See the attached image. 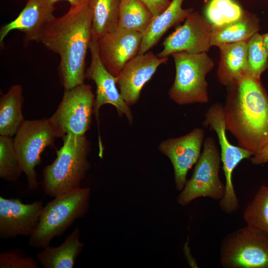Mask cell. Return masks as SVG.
I'll return each instance as SVG.
<instances>
[{
  "instance_id": "cell-7",
  "label": "cell",
  "mask_w": 268,
  "mask_h": 268,
  "mask_svg": "<svg viewBox=\"0 0 268 268\" xmlns=\"http://www.w3.org/2000/svg\"><path fill=\"white\" fill-rule=\"evenodd\" d=\"M220 163V154L214 139L207 137L192 176L177 199L178 203L185 206L201 197L221 200L225 193V185L219 177Z\"/></svg>"
},
{
  "instance_id": "cell-10",
  "label": "cell",
  "mask_w": 268,
  "mask_h": 268,
  "mask_svg": "<svg viewBox=\"0 0 268 268\" xmlns=\"http://www.w3.org/2000/svg\"><path fill=\"white\" fill-rule=\"evenodd\" d=\"M203 124L215 132L220 147V159L225 179V193L220 203L225 207H234L238 204L239 201L233 184V172L243 160L251 157L253 154L240 146L233 145L229 141L226 133L223 106L218 104L212 105L205 114Z\"/></svg>"
},
{
  "instance_id": "cell-32",
  "label": "cell",
  "mask_w": 268,
  "mask_h": 268,
  "mask_svg": "<svg viewBox=\"0 0 268 268\" xmlns=\"http://www.w3.org/2000/svg\"><path fill=\"white\" fill-rule=\"evenodd\" d=\"M52 4L62 0H49ZM70 4V7H79L88 5L91 0H65Z\"/></svg>"
},
{
  "instance_id": "cell-19",
  "label": "cell",
  "mask_w": 268,
  "mask_h": 268,
  "mask_svg": "<svg viewBox=\"0 0 268 268\" xmlns=\"http://www.w3.org/2000/svg\"><path fill=\"white\" fill-rule=\"evenodd\" d=\"M220 58L217 70L220 82L228 86L247 73V42L225 44L218 47Z\"/></svg>"
},
{
  "instance_id": "cell-26",
  "label": "cell",
  "mask_w": 268,
  "mask_h": 268,
  "mask_svg": "<svg viewBox=\"0 0 268 268\" xmlns=\"http://www.w3.org/2000/svg\"><path fill=\"white\" fill-rule=\"evenodd\" d=\"M244 12L233 0H211L205 13L206 18L211 25L219 26L238 20Z\"/></svg>"
},
{
  "instance_id": "cell-15",
  "label": "cell",
  "mask_w": 268,
  "mask_h": 268,
  "mask_svg": "<svg viewBox=\"0 0 268 268\" xmlns=\"http://www.w3.org/2000/svg\"><path fill=\"white\" fill-rule=\"evenodd\" d=\"M142 35L118 27L97 40L100 58L114 76H117L125 65L138 54Z\"/></svg>"
},
{
  "instance_id": "cell-11",
  "label": "cell",
  "mask_w": 268,
  "mask_h": 268,
  "mask_svg": "<svg viewBox=\"0 0 268 268\" xmlns=\"http://www.w3.org/2000/svg\"><path fill=\"white\" fill-rule=\"evenodd\" d=\"M211 27L206 18L192 11L184 23L164 40L163 50L157 55L159 57H168L181 52L191 54L207 52L211 47Z\"/></svg>"
},
{
  "instance_id": "cell-29",
  "label": "cell",
  "mask_w": 268,
  "mask_h": 268,
  "mask_svg": "<svg viewBox=\"0 0 268 268\" xmlns=\"http://www.w3.org/2000/svg\"><path fill=\"white\" fill-rule=\"evenodd\" d=\"M0 268H39L32 257L25 256L18 250H9L0 254Z\"/></svg>"
},
{
  "instance_id": "cell-24",
  "label": "cell",
  "mask_w": 268,
  "mask_h": 268,
  "mask_svg": "<svg viewBox=\"0 0 268 268\" xmlns=\"http://www.w3.org/2000/svg\"><path fill=\"white\" fill-rule=\"evenodd\" d=\"M153 18L139 0H120L118 28L143 34Z\"/></svg>"
},
{
  "instance_id": "cell-13",
  "label": "cell",
  "mask_w": 268,
  "mask_h": 268,
  "mask_svg": "<svg viewBox=\"0 0 268 268\" xmlns=\"http://www.w3.org/2000/svg\"><path fill=\"white\" fill-rule=\"evenodd\" d=\"M42 201L25 204L18 198L0 197V237L30 236L38 224L43 208Z\"/></svg>"
},
{
  "instance_id": "cell-27",
  "label": "cell",
  "mask_w": 268,
  "mask_h": 268,
  "mask_svg": "<svg viewBox=\"0 0 268 268\" xmlns=\"http://www.w3.org/2000/svg\"><path fill=\"white\" fill-rule=\"evenodd\" d=\"M22 172L11 136H0V177L16 181Z\"/></svg>"
},
{
  "instance_id": "cell-33",
  "label": "cell",
  "mask_w": 268,
  "mask_h": 268,
  "mask_svg": "<svg viewBox=\"0 0 268 268\" xmlns=\"http://www.w3.org/2000/svg\"><path fill=\"white\" fill-rule=\"evenodd\" d=\"M264 43L268 53V33L262 35Z\"/></svg>"
},
{
  "instance_id": "cell-25",
  "label": "cell",
  "mask_w": 268,
  "mask_h": 268,
  "mask_svg": "<svg viewBox=\"0 0 268 268\" xmlns=\"http://www.w3.org/2000/svg\"><path fill=\"white\" fill-rule=\"evenodd\" d=\"M246 226L268 238V186L262 185L243 214Z\"/></svg>"
},
{
  "instance_id": "cell-12",
  "label": "cell",
  "mask_w": 268,
  "mask_h": 268,
  "mask_svg": "<svg viewBox=\"0 0 268 268\" xmlns=\"http://www.w3.org/2000/svg\"><path fill=\"white\" fill-rule=\"evenodd\" d=\"M204 136L203 129L196 128L182 136L167 139L159 145L160 151L172 164L175 186L178 191L184 188L189 170L201 156Z\"/></svg>"
},
{
  "instance_id": "cell-22",
  "label": "cell",
  "mask_w": 268,
  "mask_h": 268,
  "mask_svg": "<svg viewBox=\"0 0 268 268\" xmlns=\"http://www.w3.org/2000/svg\"><path fill=\"white\" fill-rule=\"evenodd\" d=\"M23 97L20 85L12 86L0 98V135H15L25 120L22 114Z\"/></svg>"
},
{
  "instance_id": "cell-6",
  "label": "cell",
  "mask_w": 268,
  "mask_h": 268,
  "mask_svg": "<svg viewBox=\"0 0 268 268\" xmlns=\"http://www.w3.org/2000/svg\"><path fill=\"white\" fill-rule=\"evenodd\" d=\"M56 137L49 119H43L25 120L13 139L20 166L31 191L38 187L35 167L41 162V155L46 147L54 145Z\"/></svg>"
},
{
  "instance_id": "cell-4",
  "label": "cell",
  "mask_w": 268,
  "mask_h": 268,
  "mask_svg": "<svg viewBox=\"0 0 268 268\" xmlns=\"http://www.w3.org/2000/svg\"><path fill=\"white\" fill-rule=\"evenodd\" d=\"M91 190L80 187L59 195L43 206L39 221L29 236V244L33 248H44L52 240L60 236L77 219L88 211Z\"/></svg>"
},
{
  "instance_id": "cell-16",
  "label": "cell",
  "mask_w": 268,
  "mask_h": 268,
  "mask_svg": "<svg viewBox=\"0 0 268 268\" xmlns=\"http://www.w3.org/2000/svg\"><path fill=\"white\" fill-rule=\"evenodd\" d=\"M167 60V57H159L148 51L137 55L125 65L116 79L120 93L129 106L137 101L143 87Z\"/></svg>"
},
{
  "instance_id": "cell-21",
  "label": "cell",
  "mask_w": 268,
  "mask_h": 268,
  "mask_svg": "<svg viewBox=\"0 0 268 268\" xmlns=\"http://www.w3.org/2000/svg\"><path fill=\"white\" fill-rule=\"evenodd\" d=\"M259 30L258 19L245 11L238 20L222 25L211 27L210 45H220L239 42H247Z\"/></svg>"
},
{
  "instance_id": "cell-2",
  "label": "cell",
  "mask_w": 268,
  "mask_h": 268,
  "mask_svg": "<svg viewBox=\"0 0 268 268\" xmlns=\"http://www.w3.org/2000/svg\"><path fill=\"white\" fill-rule=\"evenodd\" d=\"M227 87L226 129L239 146L254 155L268 142V95L260 78L248 73Z\"/></svg>"
},
{
  "instance_id": "cell-23",
  "label": "cell",
  "mask_w": 268,
  "mask_h": 268,
  "mask_svg": "<svg viewBox=\"0 0 268 268\" xmlns=\"http://www.w3.org/2000/svg\"><path fill=\"white\" fill-rule=\"evenodd\" d=\"M120 0H91V40L97 41L118 27Z\"/></svg>"
},
{
  "instance_id": "cell-30",
  "label": "cell",
  "mask_w": 268,
  "mask_h": 268,
  "mask_svg": "<svg viewBox=\"0 0 268 268\" xmlns=\"http://www.w3.org/2000/svg\"><path fill=\"white\" fill-rule=\"evenodd\" d=\"M149 11L153 17L162 12L170 4L169 0H139Z\"/></svg>"
},
{
  "instance_id": "cell-9",
  "label": "cell",
  "mask_w": 268,
  "mask_h": 268,
  "mask_svg": "<svg viewBox=\"0 0 268 268\" xmlns=\"http://www.w3.org/2000/svg\"><path fill=\"white\" fill-rule=\"evenodd\" d=\"M220 261L225 268H268V238L248 226L221 242Z\"/></svg>"
},
{
  "instance_id": "cell-5",
  "label": "cell",
  "mask_w": 268,
  "mask_h": 268,
  "mask_svg": "<svg viewBox=\"0 0 268 268\" xmlns=\"http://www.w3.org/2000/svg\"><path fill=\"white\" fill-rule=\"evenodd\" d=\"M176 75L169 96L179 105L206 103L209 101L206 76L214 66L206 52L191 54L184 52L172 55Z\"/></svg>"
},
{
  "instance_id": "cell-1",
  "label": "cell",
  "mask_w": 268,
  "mask_h": 268,
  "mask_svg": "<svg viewBox=\"0 0 268 268\" xmlns=\"http://www.w3.org/2000/svg\"><path fill=\"white\" fill-rule=\"evenodd\" d=\"M91 21L89 4L70 7L62 16L49 20L40 32L38 42L60 56L59 72L65 90L84 83Z\"/></svg>"
},
{
  "instance_id": "cell-28",
  "label": "cell",
  "mask_w": 268,
  "mask_h": 268,
  "mask_svg": "<svg viewBox=\"0 0 268 268\" xmlns=\"http://www.w3.org/2000/svg\"><path fill=\"white\" fill-rule=\"evenodd\" d=\"M268 59L262 35L256 33L247 41V73L260 78L268 68Z\"/></svg>"
},
{
  "instance_id": "cell-14",
  "label": "cell",
  "mask_w": 268,
  "mask_h": 268,
  "mask_svg": "<svg viewBox=\"0 0 268 268\" xmlns=\"http://www.w3.org/2000/svg\"><path fill=\"white\" fill-rule=\"evenodd\" d=\"M91 63L86 72V77L93 80L96 86L93 112L99 127V114L105 104L114 106L119 115H124L130 122L133 117L129 106L123 99L117 88L116 77L103 65L99 55L97 41L91 40L89 46Z\"/></svg>"
},
{
  "instance_id": "cell-8",
  "label": "cell",
  "mask_w": 268,
  "mask_h": 268,
  "mask_svg": "<svg viewBox=\"0 0 268 268\" xmlns=\"http://www.w3.org/2000/svg\"><path fill=\"white\" fill-rule=\"evenodd\" d=\"M94 100L91 87L84 83L65 90L58 109L49 118L57 137L85 135L90 127Z\"/></svg>"
},
{
  "instance_id": "cell-18",
  "label": "cell",
  "mask_w": 268,
  "mask_h": 268,
  "mask_svg": "<svg viewBox=\"0 0 268 268\" xmlns=\"http://www.w3.org/2000/svg\"><path fill=\"white\" fill-rule=\"evenodd\" d=\"M184 0H172L162 12L153 18L142 35L137 55L143 54L149 51L168 29L186 19L193 10L182 8Z\"/></svg>"
},
{
  "instance_id": "cell-3",
  "label": "cell",
  "mask_w": 268,
  "mask_h": 268,
  "mask_svg": "<svg viewBox=\"0 0 268 268\" xmlns=\"http://www.w3.org/2000/svg\"><path fill=\"white\" fill-rule=\"evenodd\" d=\"M62 138L56 158L43 170V190L52 198L79 188L90 168V143L85 135L68 134Z\"/></svg>"
},
{
  "instance_id": "cell-20",
  "label": "cell",
  "mask_w": 268,
  "mask_h": 268,
  "mask_svg": "<svg viewBox=\"0 0 268 268\" xmlns=\"http://www.w3.org/2000/svg\"><path fill=\"white\" fill-rule=\"evenodd\" d=\"M80 231L76 228L60 246L43 248L36 258L44 268H72L81 252L84 243L79 241Z\"/></svg>"
},
{
  "instance_id": "cell-31",
  "label": "cell",
  "mask_w": 268,
  "mask_h": 268,
  "mask_svg": "<svg viewBox=\"0 0 268 268\" xmlns=\"http://www.w3.org/2000/svg\"><path fill=\"white\" fill-rule=\"evenodd\" d=\"M254 165H261L268 163V142L251 158Z\"/></svg>"
},
{
  "instance_id": "cell-17",
  "label": "cell",
  "mask_w": 268,
  "mask_h": 268,
  "mask_svg": "<svg viewBox=\"0 0 268 268\" xmlns=\"http://www.w3.org/2000/svg\"><path fill=\"white\" fill-rule=\"evenodd\" d=\"M54 6L49 0H28L18 15L0 28V45L7 35L14 30L22 32L27 41L38 42L42 28L54 16Z\"/></svg>"
}]
</instances>
